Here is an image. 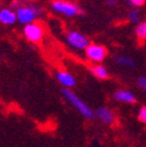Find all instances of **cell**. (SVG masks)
Here are the masks:
<instances>
[{"label":"cell","instance_id":"ac0fdd59","mask_svg":"<svg viewBox=\"0 0 146 147\" xmlns=\"http://www.w3.org/2000/svg\"><path fill=\"white\" fill-rule=\"evenodd\" d=\"M116 0H106V4L108 5L110 7H114V6H116Z\"/></svg>","mask_w":146,"mask_h":147},{"label":"cell","instance_id":"4fadbf2b","mask_svg":"<svg viewBox=\"0 0 146 147\" xmlns=\"http://www.w3.org/2000/svg\"><path fill=\"white\" fill-rule=\"evenodd\" d=\"M135 35L139 40H142V41L146 40V21L137 24L135 28Z\"/></svg>","mask_w":146,"mask_h":147},{"label":"cell","instance_id":"8992f818","mask_svg":"<svg viewBox=\"0 0 146 147\" xmlns=\"http://www.w3.org/2000/svg\"><path fill=\"white\" fill-rule=\"evenodd\" d=\"M66 41L74 48L77 49H86L89 45V40L83 34L77 31H71L66 35Z\"/></svg>","mask_w":146,"mask_h":147},{"label":"cell","instance_id":"5bb4252c","mask_svg":"<svg viewBox=\"0 0 146 147\" xmlns=\"http://www.w3.org/2000/svg\"><path fill=\"white\" fill-rule=\"evenodd\" d=\"M128 18L131 23H134V24L140 23V18H140L139 10H137V9H133V10H131L128 14Z\"/></svg>","mask_w":146,"mask_h":147},{"label":"cell","instance_id":"8fae6325","mask_svg":"<svg viewBox=\"0 0 146 147\" xmlns=\"http://www.w3.org/2000/svg\"><path fill=\"white\" fill-rule=\"evenodd\" d=\"M114 61L120 67H129V69H134L135 65H136L135 60L130 56H127V55H116L114 57Z\"/></svg>","mask_w":146,"mask_h":147},{"label":"cell","instance_id":"2e32d148","mask_svg":"<svg viewBox=\"0 0 146 147\" xmlns=\"http://www.w3.org/2000/svg\"><path fill=\"white\" fill-rule=\"evenodd\" d=\"M127 2L129 3V4L131 5V6L133 7H141L143 6L144 4H145V0H127Z\"/></svg>","mask_w":146,"mask_h":147},{"label":"cell","instance_id":"ba28073f","mask_svg":"<svg viewBox=\"0 0 146 147\" xmlns=\"http://www.w3.org/2000/svg\"><path fill=\"white\" fill-rule=\"evenodd\" d=\"M114 98L116 99L118 102H122V103H135L136 102V96L132 91L127 89H120L116 90L114 94Z\"/></svg>","mask_w":146,"mask_h":147},{"label":"cell","instance_id":"3957f363","mask_svg":"<svg viewBox=\"0 0 146 147\" xmlns=\"http://www.w3.org/2000/svg\"><path fill=\"white\" fill-rule=\"evenodd\" d=\"M41 13V8L36 5L33 6H25L21 5L16 8V18L22 24H30L33 23L34 20Z\"/></svg>","mask_w":146,"mask_h":147},{"label":"cell","instance_id":"9a60e30c","mask_svg":"<svg viewBox=\"0 0 146 147\" xmlns=\"http://www.w3.org/2000/svg\"><path fill=\"white\" fill-rule=\"evenodd\" d=\"M138 119L140 122L146 124V105H143L140 107L139 113H138Z\"/></svg>","mask_w":146,"mask_h":147},{"label":"cell","instance_id":"52a82bcc","mask_svg":"<svg viewBox=\"0 0 146 147\" xmlns=\"http://www.w3.org/2000/svg\"><path fill=\"white\" fill-rule=\"evenodd\" d=\"M95 115L105 125H112L116 121V115L112 110L106 106H101L97 108L95 111Z\"/></svg>","mask_w":146,"mask_h":147},{"label":"cell","instance_id":"6da1fadb","mask_svg":"<svg viewBox=\"0 0 146 147\" xmlns=\"http://www.w3.org/2000/svg\"><path fill=\"white\" fill-rule=\"evenodd\" d=\"M62 92L64 98L69 101L70 103H71L83 117L88 119H92L95 117V113H94L93 110L87 105L77 94H75L71 89H69V88H64Z\"/></svg>","mask_w":146,"mask_h":147},{"label":"cell","instance_id":"30bf717a","mask_svg":"<svg viewBox=\"0 0 146 147\" xmlns=\"http://www.w3.org/2000/svg\"><path fill=\"white\" fill-rule=\"evenodd\" d=\"M16 20V13H14L11 9L3 8L0 10V23L3 25H12Z\"/></svg>","mask_w":146,"mask_h":147},{"label":"cell","instance_id":"7c38bea8","mask_svg":"<svg viewBox=\"0 0 146 147\" xmlns=\"http://www.w3.org/2000/svg\"><path fill=\"white\" fill-rule=\"evenodd\" d=\"M91 73L95 78L99 79V80H106L110 76L107 69L102 65V64H95L91 67Z\"/></svg>","mask_w":146,"mask_h":147},{"label":"cell","instance_id":"277c9868","mask_svg":"<svg viewBox=\"0 0 146 147\" xmlns=\"http://www.w3.org/2000/svg\"><path fill=\"white\" fill-rule=\"evenodd\" d=\"M86 56L89 60L96 63L103 61L107 56V49L98 44H89L86 48Z\"/></svg>","mask_w":146,"mask_h":147},{"label":"cell","instance_id":"9c48e42d","mask_svg":"<svg viewBox=\"0 0 146 147\" xmlns=\"http://www.w3.org/2000/svg\"><path fill=\"white\" fill-rule=\"evenodd\" d=\"M56 79L64 88L71 89V88L75 87L76 85L75 77L72 74L68 73V71H58L56 74Z\"/></svg>","mask_w":146,"mask_h":147},{"label":"cell","instance_id":"5b68a950","mask_svg":"<svg viewBox=\"0 0 146 147\" xmlns=\"http://www.w3.org/2000/svg\"><path fill=\"white\" fill-rule=\"evenodd\" d=\"M24 35L29 41L33 43H38L41 41L43 37V28L39 24H27L26 27L24 28Z\"/></svg>","mask_w":146,"mask_h":147},{"label":"cell","instance_id":"7a4b0ae2","mask_svg":"<svg viewBox=\"0 0 146 147\" xmlns=\"http://www.w3.org/2000/svg\"><path fill=\"white\" fill-rule=\"evenodd\" d=\"M51 7L54 11L66 16H76L82 12L77 4L68 0H53L51 2Z\"/></svg>","mask_w":146,"mask_h":147},{"label":"cell","instance_id":"e0dca14e","mask_svg":"<svg viewBox=\"0 0 146 147\" xmlns=\"http://www.w3.org/2000/svg\"><path fill=\"white\" fill-rule=\"evenodd\" d=\"M137 84L142 90L146 91V76H142V77H140V78H138Z\"/></svg>","mask_w":146,"mask_h":147}]
</instances>
